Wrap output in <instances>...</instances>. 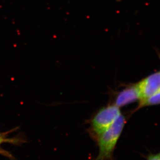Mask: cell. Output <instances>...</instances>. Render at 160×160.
Segmentation results:
<instances>
[{"mask_svg": "<svg viewBox=\"0 0 160 160\" xmlns=\"http://www.w3.org/2000/svg\"><path fill=\"white\" fill-rule=\"evenodd\" d=\"M126 117L121 114L96 142L98 147V156L95 160H113L114 150L126 124Z\"/></svg>", "mask_w": 160, "mask_h": 160, "instance_id": "cell-1", "label": "cell"}, {"mask_svg": "<svg viewBox=\"0 0 160 160\" xmlns=\"http://www.w3.org/2000/svg\"><path fill=\"white\" fill-rule=\"evenodd\" d=\"M121 114L120 108L114 104L108 105L97 111L91 120L89 133L95 141L111 126Z\"/></svg>", "mask_w": 160, "mask_h": 160, "instance_id": "cell-2", "label": "cell"}, {"mask_svg": "<svg viewBox=\"0 0 160 160\" xmlns=\"http://www.w3.org/2000/svg\"><path fill=\"white\" fill-rule=\"evenodd\" d=\"M138 84L140 100L150 97L160 89V70L142 80Z\"/></svg>", "mask_w": 160, "mask_h": 160, "instance_id": "cell-3", "label": "cell"}, {"mask_svg": "<svg viewBox=\"0 0 160 160\" xmlns=\"http://www.w3.org/2000/svg\"><path fill=\"white\" fill-rule=\"evenodd\" d=\"M141 98L138 84L132 85L118 93L114 99V105L121 108Z\"/></svg>", "mask_w": 160, "mask_h": 160, "instance_id": "cell-4", "label": "cell"}, {"mask_svg": "<svg viewBox=\"0 0 160 160\" xmlns=\"http://www.w3.org/2000/svg\"><path fill=\"white\" fill-rule=\"evenodd\" d=\"M159 105H160V89L150 97L139 101L138 106L136 110L145 107L153 106Z\"/></svg>", "mask_w": 160, "mask_h": 160, "instance_id": "cell-5", "label": "cell"}, {"mask_svg": "<svg viewBox=\"0 0 160 160\" xmlns=\"http://www.w3.org/2000/svg\"><path fill=\"white\" fill-rule=\"evenodd\" d=\"M12 142L13 143H17L18 144L19 142L20 143L22 142V139L19 138H14L13 139H8L6 138L3 135L0 134V145H1L2 143H3V142Z\"/></svg>", "mask_w": 160, "mask_h": 160, "instance_id": "cell-6", "label": "cell"}, {"mask_svg": "<svg viewBox=\"0 0 160 160\" xmlns=\"http://www.w3.org/2000/svg\"><path fill=\"white\" fill-rule=\"evenodd\" d=\"M147 160H160V151L155 154H149L146 158Z\"/></svg>", "mask_w": 160, "mask_h": 160, "instance_id": "cell-7", "label": "cell"}]
</instances>
